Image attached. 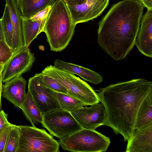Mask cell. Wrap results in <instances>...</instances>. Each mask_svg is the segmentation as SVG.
<instances>
[{"mask_svg":"<svg viewBox=\"0 0 152 152\" xmlns=\"http://www.w3.org/2000/svg\"><path fill=\"white\" fill-rule=\"evenodd\" d=\"M42 85L60 93L68 94L66 89L51 77L43 73H37L34 76Z\"/></svg>","mask_w":152,"mask_h":152,"instance_id":"cell-24","label":"cell"},{"mask_svg":"<svg viewBox=\"0 0 152 152\" xmlns=\"http://www.w3.org/2000/svg\"><path fill=\"white\" fill-rule=\"evenodd\" d=\"M52 5H50L29 18L32 21L41 20L47 18Z\"/></svg>","mask_w":152,"mask_h":152,"instance_id":"cell-27","label":"cell"},{"mask_svg":"<svg viewBox=\"0 0 152 152\" xmlns=\"http://www.w3.org/2000/svg\"><path fill=\"white\" fill-rule=\"evenodd\" d=\"M2 73H0V111L2 110V106L1 103V97L2 96Z\"/></svg>","mask_w":152,"mask_h":152,"instance_id":"cell-31","label":"cell"},{"mask_svg":"<svg viewBox=\"0 0 152 152\" xmlns=\"http://www.w3.org/2000/svg\"><path fill=\"white\" fill-rule=\"evenodd\" d=\"M35 60L28 48L23 47L14 54L4 65L1 72L3 83L29 71Z\"/></svg>","mask_w":152,"mask_h":152,"instance_id":"cell-8","label":"cell"},{"mask_svg":"<svg viewBox=\"0 0 152 152\" xmlns=\"http://www.w3.org/2000/svg\"><path fill=\"white\" fill-rule=\"evenodd\" d=\"M13 28L12 49L14 54L24 46L21 14L15 0H5Z\"/></svg>","mask_w":152,"mask_h":152,"instance_id":"cell-15","label":"cell"},{"mask_svg":"<svg viewBox=\"0 0 152 152\" xmlns=\"http://www.w3.org/2000/svg\"><path fill=\"white\" fill-rule=\"evenodd\" d=\"M41 124L51 135L60 140L83 128L70 112L62 108L43 114Z\"/></svg>","mask_w":152,"mask_h":152,"instance_id":"cell-7","label":"cell"},{"mask_svg":"<svg viewBox=\"0 0 152 152\" xmlns=\"http://www.w3.org/2000/svg\"><path fill=\"white\" fill-rule=\"evenodd\" d=\"M57 95L61 108L70 113L82 107L87 106L80 100L68 94L57 92Z\"/></svg>","mask_w":152,"mask_h":152,"instance_id":"cell-21","label":"cell"},{"mask_svg":"<svg viewBox=\"0 0 152 152\" xmlns=\"http://www.w3.org/2000/svg\"><path fill=\"white\" fill-rule=\"evenodd\" d=\"M21 16L29 18L56 0H15Z\"/></svg>","mask_w":152,"mask_h":152,"instance_id":"cell-18","label":"cell"},{"mask_svg":"<svg viewBox=\"0 0 152 152\" xmlns=\"http://www.w3.org/2000/svg\"><path fill=\"white\" fill-rule=\"evenodd\" d=\"M20 136L17 152H58L59 145L45 129L35 126L20 125Z\"/></svg>","mask_w":152,"mask_h":152,"instance_id":"cell-6","label":"cell"},{"mask_svg":"<svg viewBox=\"0 0 152 152\" xmlns=\"http://www.w3.org/2000/svg\"><path fill=\"white\" fill-rule=\"evenodd\" d=\"M91 106L89 107H82L71 113L83 128L95 130L103 125L106 119V111L102 103H96Z\"/></svg>","mask_w":152,"mask_h":152,"instance_id":"cell-11","label":"cell"},{"mask_svg":"<svg viewBox=\"0 0 152 152\" xmlns=\"http://www.w3.org/2000/svg\"><path fill=\"white\" fill-rule=\"evenodd\" d=\"M135 41L140 52L152 57V10H148L142 17Z\"/></svg>","mask_w":152,"mask_h":152,"instance_id":"cell-12","label":"cell"},{"mask_svg":"<svg viewBox=\"0 0 152 152\" xmlns=\"http://www.w3.org/2000/svg\"><path fill=\"white\" fill-rule=\"evenodd\" d=\"M28 89L42 114L61 108L57 92L42 85L34 76L29 79Z\"/></svg>","mask_w":152,"mask_h":152,"instance_id":"cell-10","label":"cell"},{"mask_svg":"<svg viewBox=\"0 0 152 152\" xmlns=\"http://www.w3.org/2000/svg\"><path fill=\"white\" fill-rule=\"evenodd\" d=\"M14 54L13 49L5 42L0 41V66L5 64Z\"/></svg>","mask_w":152,"mask_h":152,"instance_id":"cell-25","label":"cell"},{"mask_svg":"<svg viewBox=\"0 0 152 152\" xmlns=\"http://www.w3.org/2000/svg\"><path fill=\"white\" fill-rule=\"evenodd\" d=\"M27 120L32 126L38 123H41L43 114L37 106L32 95L28 91L20 108Z\"/></svg>","mask_w":152,"mask_h":152,"instance_id":"cell-19","label":"cell"},{"mask_svg":"<svg viewBox=\"0 0 152 152\" xmlns=\"http://www.w3.org/2000/svg\"><path fill=\"white\" fill-rule=\"evenodd\" d=\"M26 84L22 75L14 77L2 84V96L20 109L26 94Z\"/></svg>","mask_w":152,"mask_h":152,"instance_id":"cell-13","label":"cell"},{"mask_svg":"<svg viewBox=\"0 0 152 152\" xmlns=\"http://www.w3.org/2000/svg\"><path fill=\"white\" fill-rule=\"evenodd\" d=\"M24 46L28 48L32 42L42 32L46 18L32 21L21 16Z\"/></svg>","mask_w":152,"mask_h":152,"instance_id":"cell-17","label":"cell"},{"mask_svg":"<svg viewBox=\"0 0 152 152\" xmlns=\"http://www.w3.org/2000/svg\"><path fill=\"white\" fill-rule=\"evenodd\" d=\"M11 124L10 123L0 134V152H4L8 134Z\"/></svg>","mask_w":152,"mask_h":152,"instance_id":"cell-26","label":"cell"},{"mask_svg":"<svg viewBox=\"0 0 152 152\" xmlns=\"http://www.w3.org/2000/svg\"><path fill=\"white\" fill-rule=\"evenodd\" d=\"M125 151L152 152V124L135 129Z\"/></svg>","mask_w":152,"mask_h":152,"instance_id":"cell-14","label":"cell"},{"mask_svg":"<svg viewBox=\"0 0 152 152\" xmlns=\"http://www.w3.org/2000/svg\"><path fill=\"white\" fill-rule=\"evenodd\" d=\"M4 65L0 66V73L2 72L4 67Z\"/></svg>","mask_w":152,"mask_h":152,"instance_id":"cell-33","label":"cell"},{"mask_svg":"<svg viewBox=\"0 0 152 152\" xmlns=\"http://www.w3.org/2000/svg\"><path fill=\"white\" fill-rule=\"evenodd\" d=\"M0 41L5 42V39L1 18H0Z\"/></svg>","mask_w":152,"mask_h":152,"instance_id":"cell-30","label":"cell"},{"mask_svg":"<svg viewBox=\"0 0 152 152\" xmlns=\"http://www.w3.org/2000/svg\"><path fill=\"white\" fill-rule=\"evenodd\" d=\"M65 151L73 152L105 151L109 146V138L95 130L82 128L58 142Z\"/></svg>","mask_w":152,"mask_h":152,"instance_id":"cell-4","label":"cell"},{"mask_svg":"<svg viewBox=\"0 0 152 152\" xmlns=\"http://www.w3.org/2000/svg\"><path fill=\"white\" fill-rule=\"evenodd\" d=\"M152 91L143 101L137 116L135 129L147 126L152 124Z\"/></svg>","mask_w":152,"mask_h":152,"instance_id":"cell-20","label":"cell"},{"mask_svg":"<svg viewBox=\"0 0 152 152\" xmlns=\"http://www.w3.org/2000/svg\"><path fill=\"white\" fill-rule=\"evenodd\" d=\"M7 115L3 110L0 111V134L10 123L8 120Z\"/></svg>","mask_w":152,"mask_h":152,"instance_id":"cell-28","label":"cell"},{"mask_svg":"<svg viewBox=\"0 0 152 152\" xmlns=\"http://www.w3.org/2000/svg\"><path fill=\"white\" fill-rule=\"evenodd\" d=\"M1 19L5 42L12 48L13 28L9 9L6 5Z\"/></svg>","mask_w":152,"mask_h":152,"instance_id":"cell-22","label":"cell"},{"mask_svg":"<svg viewBox=\"0 0 152 152\" xmlns=\"http://www.w3.org/2000/svg\"><path fill=\"white\" fill-rule=\"evenodd\" d=\"M76 24L65 0H56L46 18L42 32L51 50L60 52L69 45Z\"/></svg>","mask_w":152,"mask_h":152,"instance_id":"cell-3","label":"cell"},{"mask_svg":"<svg viewBox=\"0 0 152 152\" xmlns=\"http://www.w3.org/2000/svg\"><path fill=\"white\" fill-rule=\"evenodd\" d=\"M20 136L19 126L12 124L8 134L4 152H17Z\"/></svg>","mask_w":152,"mask_h":152,"instance_id":"cell-23","label":"cell"},{"mask_svg":"<svg viewBox=\"0 0 152 152\" xmlns=\"http://www.w3.org/2000/svg\"><path fill=\"white\" fill-rule=\"evenodd\" d=\"M54 64L56 67L76 74L92 83L98 84L103 81V78L101 75L88 68L65 62L60 59L55 60Z\"/></svg>","mask_w":152,"mask_h":152,"instance_id":"cell-16","label":"cell"},{"mask_svg":"<svg viewBox=\"0 0 152 152\" xmlns=\"http://www.w3.org/2000/svg\"><path fill=\"white\" fill-rule=\"evenodd\" d=\"M54 78L67 90L68 94L87 106L99 102L96 93L86 82L74 74L50 65L41 72Z\"/></svg>","mask_w":152,"mask_h":152,"instance_id":"cell-5","label":"cell"},{"mask_svg":"<svg viewBox=\"0 0 152 152\" xmlns=\"http://www.w3.org/2000/svg\"><path fill=\"white\" fill-rule=\"evenodd\" d=\"M152 91V82L143 78L110 84L96 93L104 105L106 118L103 125L110 127L124 141H129L135 129L137 113L144 100Z\"/></svg>","mask_w":152,"mask_h":152,"instance_id":"cell-1","label":"cell"},{"mask_svg":"<svg viewBox=\"0 0 152 152\" xmlns=\"http://www.w3.org/2000/svg\"><path fill=\"white\" fill-rule=\"evenodd\" d=\"M148 10H152V0H138Z\"/></svg>","mask_w":152,"mask_h":152,"instance_id":"cell-29","label":"cell"},{"mask_svg":"<svg viewBox=\"0 0 152 152\" xmlns=\"http://www.w3.org/2000/svg\"><path fill=\"white\" fill-rule=\"evenodd\" d=\"M74 22L76 25L99 16L109 4V0H87L80 4L72 0H65Z\"/></svg>","mask_w":152,"mask_h":152,"instance_id":"cell-9","label":"cell"},{"mask_svg":"<svg viewBox=\"0 0 152 152\" xmlns=\"http://www.w3.org/2000/svg\"><path fill=\"white\" fill-rule=\"evenodd\" d=\"M76 4H80L85 3L87 1V0H72Z\"/></svg>","mask_w":152,"mask_h":152,"instance_id":"cell-32","label":"cell"},{"mask_svg":"<svg viewBox=\"0 0 152 152\" xmlns=\"http://www.w3.org/2000/svg\"><path fill=\"white\" fill-rule=\"evenodd\" d=\"M144 7L137 0L113 4L98 23L97 42L115 61L124 59L134 47Z\"/></svg>","mask_w":152,"mask_h":152,"instance_id":"cell-2","label":"cell"}]
</instances>
